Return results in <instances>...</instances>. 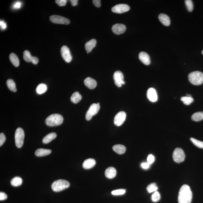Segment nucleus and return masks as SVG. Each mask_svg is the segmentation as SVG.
I'll return each mask as SVG.
<instances>
[{
    "label": "nucleus",
    "instance_id": "obj_1",
    "mask_svg": "<svg viewBox=\"0 0 203 203\" xmlns=\"http://www.w3.org/2000/svg\"><path fill=\"white\" fill-rule=\"evenodd\" d=\"M192 193L189 186L184 185L180 189L178 197L179 203H191Z\"/></svg>",
    "mask_w": 203,
    "mask_h": 203
},
{
    "label": "nucleus",
    "instance_id": "obj_2",
    "mask_svg": "<svg viewBox=\"0 0 203 203\" xmlns=\"http://www.w3.org/2000/svg\"><path fill=\"white\" fill-rule=\"evenodd\" d=\"M63 118L62 116L58 114H54L48 116L45 120L47 125L55 126L60 125L63 123Z\"/></svg>",
    "mask_w": 203,
    "mask_h": 203
},
{
    "label": "nucleus",
    "instance_id": "obj_3",
    "mask_svg": "<svg viewBox=\"0 0 203 203\" xmlns=\"http://www.w3.org/2000/svg\"><path fill=\"white\" fill-rule=\"evenodd\" d=\"M189 81L194 85H200L203 82V73L200 71L191 72L188 75Z\"/></svg>",
    "mask_w": 203,
    "mask_h": 203
},
{
    "label": "nucleus",
    "instance_id": "obj_4",
    "mask_svg": "<svg viewBox=\"0 0 203 203\" xmlns=\"http://www.w3.org/2000/svg\"><path fill=\"white\" fill-rule=\"evenodd\" d=\"M69 182L65 180L59 179L55 181L52 184L51 188L55 192H60L69 187Z\"/></svg>",
    "mask_w": 203,
    "mask_h": 203
},
{
    "label": "nucleus",
    "instance_id": "obj_5",
    "mask_svg": "<svg viewBox=\"0 0 203 203\" xmlns=\"http://www.w3.org/2000/svg\"><path fill=\"white\" fill-rule=\"evenodd\" d=\"M25 133L24 130L20 127L17 129L15 134V143L17 147L21 148L24 144Z\"/></svg>",
    "mask_w": 203,
    "mask_h": 203
},
{
    "label": "nucleus",
    "instance_id": "obj_6",
    "mask_svg": "<svg viewBox=\"0 0 203 203\" xmlns=\"http://www.w3.org/2000/svg\"><path fill=\"white\" fill-rule=\"evenodd\" d=\"M99 103H93L91 105L85 115V118L87 121H90L93 116L97 114L100 109Z\"/></svg>",
    "mask_w": 203,
    "mask_h": 203
},
{
    "label": "nucleus",
    "instance_id": "obj_7",
    "mask_svg": "<svg viewBox=\"0 0 203 203\" xmlns=\"http://www.w3.org/2000/svg\"><path fill=\"white\" fill-rule=\"evenodd\" d=\"M173 160L177 163H179L184 161L185 155L183 150L180 148L175 149L173 152Z\"/></svg>",
    "mask_w": 203,
    "mask_h": 203
},
{
    "label": "nucleus",
    "instance_id": "obj_8",
    "mask_svg": "<svg viewBox=\"0 0 203 203\" xmlns=\"http://www.w3.org/2000/svg\"><path fill=\"white\" fill-rule=\"evenodd\" d=\"M50 20L52 23L56 24L69 25L71 22L69 19L59 15H53L51 16L50 17Z\"/></svg>",
    "mask_w": 203,
    "mask_h": 203
},
{
    "label": "nucleus",
    "instance_id": "obj_9",
    "mask_svg": "<svg viewBox=\"0 0 203 203\" xmlns=\"http://www.w3.org/2000/svg\"><path fill=\"white\" fill-rule=\"evenodd\" d=\"M113 78L115 83L118 87H121L122 85L125 83L124 81V76L122 73L120 71H116L114 74Z\"/></svg>",
    "mask_w": 203,
    "mask_h": 203
},
{
    "label": "nucleus",
    "instance_id": "obj_10",
    "mask_svg": "<svg viewBox=\"0 0 203 203\" xmlns=\"http://www.w3.org/2000/svg\"><path fill=\"white\" fill-rule=\"evenodd\" d=\"M130 7L128 5L125 4H120L116 5L112 8V12L114 13L121 14L127 12L130 10Z\"/></svg>",
    "mask_w": 203,
    "mask_h": 203
},
{
    "label": "nucleus",
    "instance_id": "obj_11",
    "mask_svg": "<svg viewBox=\"0 0 203 203\" xmlns=\"http://www.w3.org/2000/svg\"><path fill=\"white\" fill-rule=\"evenodd\" d=\"M61 56L64 61L66 62H70L72 60V56L69 48L67 46H63L61 49Z\"/></svg>",
    "mask_w": 203,
    "mask_h": 203
},
{
    "label": "nucleus",
    "instance_id": "obj_12",
    "mask_svg": "<svg viewBox=\"0 0 203 203\" xmlns=\"http://www.w3.org/2000/svg\"><path fill=\"white\" fill-rule=\"evenodd\" d=\"M126 118V113L124 112H119L114 117V124L117 126H121L125 121Z\"/></svg>",
    "mask_w": 203,
    "mask_h": 203
},
{
    "label": "nucleus",
    "instance_id": "obj_13",
    "mask_svg": "<svg viewBox=\"0 0 203 203\" xmlns=\"http://www.w3.org/2000/svg\"><path fill=\"white\" fill-rule=\"evenodd\" d=\"M112 30L115 34L120 35L125 33L126 30V27L123 24H116L112 26Z\"/></svg>",
    "mask_w": 203,
    "mask_h": 203
},
{
    "label": "nucleus",
    "instance_id": "obj_14",
    "mask_svg": "<svg viewBox=\"0 0 203 203\" xmlns=\"http://www.w3.org/2000/svg\"><path fill=\"white\" fill-rule=\"evenodd\" d=\"M147 96L149 100L152 103H154L157 100V94L156 91L154 88H149L147 92Z\"/></svg>",
    "mask_w": 203,
    "mask_h": 203
},
{
    "label": "nucleus",
    "instance_id": "obj_15",
    "mask_svg": "<svg viewBox=\"0 0 203 203\" xmlns=\"http://www.w3.org/2000/svg\"><path fill=\"white\" fill-rule=\"evenodd\" d=\"M139 58L140 60L144 64L146 65L150 64V57L146 52H141L139 54Z\"/></svg>",
    "mask_w": 203,
    "mask_h": 203
},
{
    "label": "nucleus",
    "instance_id": "obj_16",
    "mask_svg": "<svg viewBox=\"0 0 203 203\" xmlns=\"http://www.w3.org/2000/svg\"><path fill=\"white\" fill-rule=\"evenodd\" d=\"M84 83L89 89H94L97 86V82L94 79L88 77L84 80Z\"/></svg>",
    "mask_w": 203,
    "mask_h": 203
},
{
    "label": "nucleus",
    "instance_id": "obj_17",
    "mask_svg": "<svg viewBox=\"0 0 203 203\" xmlns=\"http://www.w3.org/2000/svg\"><path fill=\"white\" fill-rule=\"evenodd\" d=\"M96 162L92 158L87 159L83 162L82 166L85 169H89L93 168L95 166Z\"/></svg>",
    "mask_w": 203,
    "mask_h": 203
},
{
    "label": "nucleus",
    "instance_id": "obj_18",
    "mask_svg": "<svg viewBox=\"0 0 203 203\" xmlns=\"http://www.w3.org/2000/svg\"><path fill=\"white\" fill-rule=\"evenodd\" d=\"M158 19L160 22L165 26L170 25V20L169 17L164 14H160L158 16Z\"/></svg>",
    "mask_w": 203,
    "mask_h": 203
},
{
    "label": "nucleus",
    "instance_id": "obj_19",
    "mask_svg": "<svg viewBox=\"0 0 203 203\" xmlns=\"http://www.w3.org/2000/svg\"><path fill=\"white\" fill-rule=\"evenodd\" d=\"M117 172L113 167H109L106 170L105 175L108 178L112 179L116 177Z\"/></svg>",
    "mask_w": 203,
    "mask_h": 203
},
{
    "label": "nucleus",
    "instance_id": "obj_20",
    "mask_svg": "<svg viewBox=\"0 0 203 203\" xmlns=\"http://www.w3.org/2000/svg\"><path fill=\"white\" fill-rule=\"evenodd\" d=\"M52 150L50 149H39L35 152V155L37 157H43L48 155L51 153Z\"/></svg>",
    "mask_w": 203,
    "mask_h": 203
},
{
    "label": "nucleus",
    "instance_id": "obj_21",
    "mask_svg": "<svg viewBox=\"0 0 203 203\" xmlns=\"http://www.w3.org/2000/svg\"><path fill=\"white\" fill-rule=\"evenodd\" d=\"M96 44V41L95 39H93L87 42L85 44V50L87 52H91L93 48L95 47Z\"/></svg>",
    "mask_w": 203,
    "mask_h": 203
},
{
    "label": "nucleus",
    "instance_id": "obj_22",
    "mask_svg": "<svg viewBox=\"0 0 203 203\" xmlns=\"http://www.w3.org/2000/svg\"><path fill=\"white\" fill-rule=\"evenodd\" d=\"M56 137H57V134L55 132H51L44 136L43 138L42 141L43 143L48 144L53 139H55Z\"/></svg>",
    "mask_w": 203,
    "mask_h": 203
},
{
    "label": "nucleus",
    "instance_id": "obj_23",
    "mask_svg": "<svg viewBox=\"0 0 203 203\" xmlns=\"http://www.w3.org/2000/svg\"><path fill=\"white\" fill-rule=\"evenodd\" d=\"M113 149L116 152L119 154H122L125 152L126 148L124 145H114Z\"/></svg>",
    "mask_w": 203,
    "mask_h": 203
},
{
    "label": "nucleus",
    "instance_id": "obj_24",
    "mask_svg": "<svg viewBox=\"0 0 203 203\" xmlns=\"http://www.w3.org/2000/svg\"><path fill=\"white\" fill-rule=\"evenodd\" d=\"M10 60L11 63L15 67H18L19 65V60L17 56L15 53H12L10 55Z\"/></svg>",
    "mask_w": 203,
    "mask_h": 203
},
{
    "label": "nucleus",
    "instance_id": "obj_25",
    "mask_svg": "<svg viewBox=\"0 0 203 203\" xmlns=\"http://www.w3.org/2000/svg\"><path fill=\"white\" fill-rule=\"evenodd\" d=\"M82 97L78 92H75L71 97V100L73 103H77L81 100Z\"/></svg>",
    "mask_w": 203,
    "mask_h": 203
},
{
    "label": "nucleus",
    "instance_id": "obj_26",
    "mask_svg": "<svg viewBox=\"0 0 203 203\" xmlns=\"http://www.w3.org/2000/svg\"><path fill=\"white\" fill-rule=\"evenodd\" d=\"M47 90V87L46 84L42 83L39 84L37 87L36 91L38 94H44Z\"/></svg>",
    "mask_w": 203,
    "mask_h": 203
},
{
    "label": "nucleus",
    "instance_id": "obj_27",
    "mask_svg": "<svg viewBox=\"0 0 203 203\" xmlns=\"http://www.w3.org/2000/svg\"><path fill=\"white\" fill-rule=\"evenodd\" d=\"M191 119L195 122H198L203 119V112L195 113L191 116Z\"/></svg>",
    "mask_w": 203,
    "mask_h": 203
},
{
    "label": "nucleus",
    "instance_id": "obj_28",
    "mask_svg": "<svg viewBox=\"0 0 203 203\" xmlns=\"http://www.w3.org/2000/svg\"><path fill=\"white\" fill-rule=\"evenodd\" d=\"M22 179L19 177H15L11 181V184L15 187L20 186L22 183Z\"/></svg>",
    "mask_w": 203,
    "mask_h": 203
},
{
    "label": "nucleus",
    "instance_id": "obj_29",
    "mask_svg": "<svg viewBox=\"0 0 203 203\" xmlns=\"http://www.w3.org/2000/svg\"><path fill=\"white\" fill-rule=\"evenodd\" d=\"M7 84L8 87L11 91L13 92L17 91L16 84L13 80L8 79L7 81Z\"/></svg>",
    "mask_w": 203,
    "mask_h": 203
},
{
    "label": "nucleus",
    "instance_id": "obj_30",
    "mask_svg": "<svg viewBox=\"0 0 203 203\" xmlns=\"http://www.w3.org/2000/svg\"><path fill=\"white\" fill-rule=\"evenodd\" d=\"M181 100L184 104L186 105H189L191 103H193L194 101V99L192 97L187 96L181 97Z\"/></svg>",
    "mask_w": 203,
    "mask_h": 203
},
{
    "label": "nucleus",
    "instance_id": "obj_31",
    "mask_svg": "<svg viewBox=\"0 0 203 203\" xmlns=\"http://www.w3.org/2000/svg\"><path fill=\"white\" fill-rule=\"evenodd\" d=\"M24 60L27 62H31L32 58L33 56H31L30 54V52L26 50L24 52Z\"/></svg>",
    "mask_w": 203,
    "mask_h": 203
},
{
    "label": "nucleus",
    "instance_id": "obj_32",
    "mask_svg": "<svg viewBox=\"0 0 203 203\" xmlns=\"http://www.w3.org/2000/svg\"><path fill=\"white\" fill-rule=\"evenodd\" d=\"M190 140H191V142L193 143L195 146L200 148L203 149V141H200V140L193 138H190Z\"/></svg>",
    "mask_w": 203,
    "mask_h": 203
},
{
    "label": "nucleus",
    "instance_id": "obj_33",
    "mask_svg": "<svg viewBox=\"0 0 203 203\" xmlns=\"http://www.w3.org/2000/svg\"><path fill=\"white\" fill-rule=\"evenodd\" d=\"M158 187L157 186L156 184L155 183H153L149 184L147 187V190L149 193H151L152 192H155L158 189Z\"/></svg>",
    "mask_w": 203,
    "mask_h": 203
},
{
    "label": "nucleus",
    "instance_id": "obj_34",
    "mask_svg": "<svg viewBox=\"0 0 203 203\" xmlns=\"http://www.w3.org/2000/svg\"><path fill=\"white\" fill-rule=\"evenodd\" d=\"M161 198L160 194L157 191H156L152 196V201L154 202H157L160 200Z\"/></svg>",
    "mask_w": 203,
    "mask_h": 203
},
{
    "label": "nucleus",
    "instance_id": "obj_35",
    "mask_svg": "<svg viewBox=\"0 0 203 203\" xmlns=\"http://www.w3.org/2000/svg\"><path fill=\"white\" fill-rule=\"evenodd\" d=\"M186 7H187L188 10L189 12H191L193 9V3L191 0H186L185 1Z\"/></svg>",
    "mask_w": 203,
    "mask_h": 203
},
{
    "label": "nucleus",
    "instance_id": "obj_36",
    "mask_svg": "<svg viewBox=\"0 0 203 203\" xmlns=\"http://www.w3.org/2000/svg\"><path fill=\"white\" fill-rule=\"evenodd\" d=\"M126 192V190L121 189L116 190L112 191V194L113 195H124Z\"/></svg>",
    "mask_w": 203,
    "mask_h": 203
},
{
    "label": "nucleus",
    "instance_id": "obj_37",
    "mask_svg": "<svg viewBox=\"0 0 203 203\" xmlns=\"http://www.w3.org/2000/svg\"><path fill=\"white\" fill-rule=\"evenodd\" d=\"M67 1L66 0H57L55 1V2L58 6L60 7L65 6L67 3Z\"/></svg>",
    "mask_w": 203,
    "mask_h": 203
},
{
    "label": "nucleus",
    "instance_id": "obj_38",
    "mask_svg": "<svg viewBox=\"0 0 203 203\" xmlns=\"http://www.w3.org/2000/svg\"><path fill=\"white\" fill-rule=\"evenodd\" d=\"M6 140V136L3 133L0 134V146H1L3 145Z\"/></svg>",
    "mask_w": 203,
    "mask_h": 203
},
{
    "label": "nucleus",
    "instance_id": "obj_39",
    "mask_svg": "<svg viewBox=\"0 0 203 203\" xmlns=\"http://www.w3.org/2000/svg\"><path fill=\"white\" fill-rule=\"evenodd\" d=\"M155 160V157L152 154H150L148 157L147 158V163H148L150 165L153 163Z\"/></svg>",
    "mask_w": 203,
    "mask_h": 203
},
{
    "label": "nucleus",
    "instance_id": "obj_40",
    "mask_svg": "<svg viewBox=\"0 0 203 203\" xmlns=\"http://www.w3.org/2000/svg\"><path fill=\"white\" fill-rule=\"evenodd\" d=\"M7 198V195L5 193L1 192L0 193V200H3Z\"/></svg>",
    "mask_w": 203,
    "mask_h": 203
},
{
    "label": "nucleus",
    "instance_id": "obj_41",
    "mask_svg": "<svg viewBox=\"0 0 203 203\" xmlns=\"http://www.w3.org/2000/svg\"><path fill=\"white\" fill-rule=\"evenodd\" d=\"M100 1V0H94L93 1L94 6L98 8L100 7L101 6Z\"/></svg>",
    "mask_w": 203,
    "mask_h": 203
},
{
    "label": "nucleus",
    "instance_id": "obj_42",
    "mask_svg": "<svg viewBox=\"0 0 203 203\" xmlns=\"http://www.w3.org/2000/svg\"><path fill=\"white\" fill-rule=\"evenodd\" d=\"M0 26H1V29L2 30H4L7 28L6 23L2 20H1V21H0Z\"/></svg>",
    "mask_w": 203,
    "mask_h": 203
},
{
    "label": "nucleus",
    "instance_id": "obj_43",
    "mask_svg": "<svg viewBox=\"0 0 203 203\" xmlns=\"http://www.w3.org/2000/svg\"><path fill=\"white\" fill-rule=\"evenodd\" d=\"M39 60L37 57H33L32 58L31 62L34 64H37L39 62Z\"/></svg>",
    "mask_w": 203,
    "mask_h": 203
},
{
    "label": "nucleus",
    "instance_id": "obj_44",
    "mask_svg": "<svg viewBox=\"0 0 203 203\" xmlns=\"http://www.w3.org/2000/svg\"><path fill=\"white\" fill-rule=\"evenodd\" d=\"M150 165L148 163H143L141 164V166L144 169H148L150 167Z\"/></svg>",
    "mask_w": 203,
    "mask_h": 203
},
{
    "label": "nucleus",
    "instance_id": "obj_45",
    "mask_svg": "<svg viewBox=\"0 0 203 203\" xmlns=\"http://www.w3.org/2000/svg\"><path fill=\"white\" fill-rule=\"evenodd\" d=\"M21 2H17L14 4L13 8H14L16 9H18L20 8L21 7Z\"/></svg>",
    "mask_w": 203,
    "mask_h": 203
},
{
    "label": "nucleus",
    "instance_id": "obj_46",
    "mask_svg": "<svg viewBox=\"0 0 203 203\" xmlns=\"http://www.w3.org/2000/svg\"><path fill=\"white\" fill-rule=\"evenodd\" d=\"M71 2L73 6H76L78 5V0H71Z\"/></svg>",
    "mask_w": 203,
    "mask_h": 203
},
{
    "label": "nucleus",
    "instance_id": "obj_47",
    "mask_svg": "<svg viewBox=\"0 0 203 203\" xmlns=\"http://www.w3.org/2000/svg\"><path fill=\"white\" fill-rule=\"evenodd\" d=\"M187 96L189 97H192V96H191V95H190V94H187Z\"/></svg>",
    "mask_w": 203,
    "mask_h": 203
},
{
    "label": "nucleus",
    "instance_id": "obj_48",
    "mask_svg": "<svg viewBox=\"0 0 203 203\" xmlns=\"http://www.w3.org/2000/svg\"><path fill=\"white\" fill-rule=\"evenodd\" d=\"M202 54L203 55V50L202 51Z\"/></svg>",
    "mask_w": 203,
    "mask_h": 203
}]
</instances>
